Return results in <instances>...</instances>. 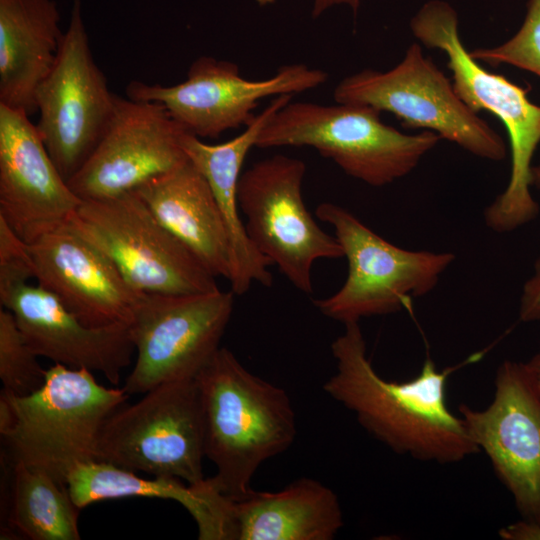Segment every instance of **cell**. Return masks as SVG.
<instances>
[{"instance_id": "cell-1", "label": "cell", "mask_w": 540, "mask_h": 540, "mask_svg": "<svg viewBox=\"0 0 540 540\" xmlns=\"http://www.w3.org/2000/svg\"><path fill=\"white\" fill-rule=\"evenodd\" d=\"M344 326L331 344L336 371L323 388L370 435L397 454L425 462L453 464L480 451L462 418L447 406L452 369L439 371L427 358L415 378L387 381L367 357L359 323Z\"/></svg>"}, {"instance_id": "cell-2", "label": "cell", "mask_w": 540, "mask_h": 540, "mask_svg": "<svg viewBox=\"0 0 540 540\" xmlns=\"http://www.w3.org/2000/svg\"><path fill=\"white\" fill-rule=\"evenodd\" d=\"M201 397L205 457L211 477L233 501L253 491L251 480L266 460L294 442L296 417L286 391L250 373L220 347L194 378Z\"/></svg>"}, {"instance_id": "cell-3", "label": "cell", "mask_w": 540, "mask_h": 540, "mask_svg": "<svg viewBox=\"0 0 540 540\" xmlns=\"http://www.w3.org/2000/svg\"><path fill=\"white\" fill-rule=\"evenodd\" d=\"M410 27L424 46L445 53L454 90L461 100L476 113L490 112L506 128L511 148L510 178L504 191L485 208L486 226L503 234L532 222L540 209L531 193L532 159L540 144V105L529 99L527 88L486 70L470 56L459 35L457 13L449 3H425Z\"/></svg>"}, {"instance_id": "cell-4", "label": "cell", "mask_w": 540, "mask_h": 540, "mask_svg": "<svg viewBox=\"0 0 540 540\" xmlns=\"http://www.w3.org/2000/svg\"><path fill=\"white\" fill-rule=\"evenodd\" d=\"M5 394L14 411L12 429L3 437L10 460L40 468L65 485L75 467L97 460L106 420L129 397L123 388L99 384L88 369L61 364L46 369L35 392Z\"/></svg>"}, {"instance_id": "cell-5", "label": "cell", "mask_w": 540, "mask_h": 540, "mask_svg": "<svg viewBox=\"0 0 540 540\" xmlns=\"http://www.w3.org/2000/svg\"><path fill=\"white\" fill-rule=\"evenodd\" d=\"M380 113L359 104L290 101L268 120L255 146L312 147L347 175L385 186L413 171L442 138L430 130L402 133L385 124Z\"/></svg>"}, {"instance_id": "cell-6", "label": "cell", "mask_w": 540, "mask_h": 540, "mask_svg": "<svg viewBox=\"0 0 540 540\" xmlns=\"http://www.w3.org/2000/svg\"><path fill=\"white\" fill-rule=\"evenodd\" d=\"M315 212L334 229L348 273L336 293L314 304L324 316L344 325L409 307L412 299L437 286L455 260L451 252L398 247L337 204L321 203Z\"/></svg>"}, {"instance_id": "cell-7", "label": "cell", "mask_w": 540, "mask_h": 540, "mask_svg": "<svg viewBox=\"0 0 540 540\" xmlns=\"http://www.w3.org/2000/svg\"><path fill=\"white\" fill-rule=\"evenodd\" d=\"M204 422L195 379L162 383L106 420L97 460L152 476L201 483Z\"/></svg>"}, {"instance_id": "cell-8", "label": "cell", "mask_w": 540, "mask_h": 540, "mask_svg": "<svg viewBox=\"0 0 540 540\" xmlns=\"http://www.w3.org/2000/svg\"><path fill=\"white\" fill-rule=\"evenodd\" d=\"M68 222L139 293L193 295L219 289L216 277L158 222L134 191L82 201Z\"/></svg>"}, {"instance_id": "cell-9", "label": "cell", "mask_w": 540, "mask_h": 540, "mask_svg": "<svg viewBox=\"0 0 540 540\" xmlns=\"http://www.w3.org/2000/svg\"><path fill=\"white\" fill-rule=\"evenodd\" d=\"M337 103L359 104L394 114L408 129L430 130L473 155L491 161L506 157L502 137L457 95L453 84L411 44L392 69H364L334 89Z\"/></svg>"}, {"instance_id": "cell-10", "label": "cell", "mask_w": 540, "mask_h": 540, "mask_svg": "<svg viewBox=\"0 0 540 540\" xmlns=\"http://www.w3.org/2000/svg\"><path fill=\"white\" fill-rule=\"evenodd\" d=\"M305 163L276 154L241 173L237 199L248 236L290 283L312 293V267L319 259L343 257L335 236L307 210L302 195Z\"/></svg>"}, {"instance_id": "cell-11", "label": "cell", "mask_w": 540, "mask_h": 540, "mask_svg": "<svg viewBox=\"0 0 540 540\" xmlns=\"http://www.w3.org/2000/svg\"><path fill=\"white\" fill-rule=\"evenodd\" d=\"M234 293H141L128 325L136 359L123 390L145 394L170 381L194 379L230 321Z\"/></svg>"}, {"instance_id": "cell-12", "label": "cell", "mask_w": 540, "mask_h": 540, "mask_svg": "<svg viewBox=\"0 0 540 540\" xmlns=\"http://www.w3.org/2000/svg\"><path fill=\"white\" fill-rule=\"evenodd\" d=\"M116 97L90 49L81 0H73L57 60L35 97L40 115L36 127L66 181L104 135Z\"/></svg>"}, {"instance_id": "cell-13", "label": "cell", "mask_w": 540, "mask_h": 540, "mask_svg": "<svg viewBox=\"0 0 540 540\" xmlns=\"http://www.w3.org/2000/svg\"><path fill=\"white\" fill-rule=\"evenodd\" d=\"M327 80L325 71L300 63L282 66L266 79L248 80L234 62L201 56L190 65L185 81L171 86L132 81L126 95L160 103L186 132L198 138H218L227 130L247 127L260 100L303 93Z\"/></svg>"}, {"instance_id": "cell-14", "label": "cell", "mask_w": 540, "mask_h": 540, "mask_svg": "<svg viewBox=\"0 0 540 540\" xmlns=\"http://www.w3.org/2000/svg\"><path fill=\"white\" fill-rule=\"evenodd\" d=\"M458 411L522 519L540 523V390L527 363L503 361L492 402L482 410L460 404Z\"/></svg>"}, {"instance_id": "cell-15", "label": "cell", "mask_w": 540, "mask_h": 540, "mask_svg": "<svg viewBox=\"0 0 540 540\" xmlns=\"http://www.w3.org/2000/svg\"><path fill=\"white\" fill-rule=\"evenodd\" d=\"M184 132L160 103L117 95L104 135L67 183L82 201L135 191L188 160L181 145Z\"/></svg>"}, {"instance_id": "cell-16", "label": "cell", "mask_w": 540, "mask_h": 540, "mask_svg": "<svg viewBox=\"0 0 540 540\" xmlns=\"http://www.w3.org/2000/svg\"><path fill=\"white\" fill-rule=\"evenodd\" d=\"M26 243L38 284L84 324L129 325L141 293L68 221L42 231Z\"/></svg>"}, {"instance_id": "cell-17", "label": "cell", "mask_w": 540, "mask_h": 540, "mask_svg": "<svg viewBox=\"0 0 540 540\" xmlns=\"http://www.w3.org/2000/svg\"><path fill=\"white\" fill-rule=\"evenodd\" d=\"M81 202L30 116L0 104V216L27 242L67 222Z\"/></svg>"}, {"instance_id": "cell-18", "label": "cell", "mask_w": 540, "mask_h": 540, "mask_svg": "<svg viewBox=\"0 0 540 540\" xmlns=\"http://www.w3.org/2000/svg\"><path fill=\"white\" fill-rule=\"evenodd\" d=\"M31 349L54 364L101 373L111 384L132 361L135 347L126 324H84L50 291L28 282L0 293Z\"/></svg>"}, {"instance_id": "cell-19", "label": "cell", "mask_w": 540, "mask_h": 540, "mask_svg": "<svg viewBox=\"0 0 540 540\" xmlns=\"http://www.w3.org/2000/svg\"><path fill=\"white\" fill-rule=\"evenodd\" d=\"M291 99L292 95L288 94L274 97L244 132L227 142L208 144L186 131L181 137L187 158L207 180L224 220L231 250L228 281L235 295L245 294L252 283L265 287L272 285L273 276L268 270L272 264L248 236L238 211L237 189L243 163L250 149L256 145L259 133Z\"/></svg>"}, {"instance_id": "cell-20", "label": "cell", "mask_w": 540, "mask_h": 540, "mask_svg": "<svg viewBox=\"0 0 540 540\" xmlns=\"http://www.w3.org/2000/svg\"><path fill=\"white\" fill-rule=\"evenodd\" d=\"M134 192L210 273L229 279L231 250L224 220L207 180L189 159Z\"/></svg>"}, {"instance_id": "cell-21", "label": "cell", "mask_w": 540, "mask_h": 540, "mask_svg": "<svg viewBox=\"0 0 540 540\" xmlns=\"http://www.w3.org/2000/svg\"><path fill=\"white\" fill-rule=\"evenodd\" d=\"M63 36L54 0H0V104L29 116L37 112L36 92Z\"/></svg>"}, {"instance_id": "cell-22", "label": "cell", "mask_w": 540, "mask_h": 540, "mask_svg": "<svg viewBox=\"0 0 540 540\" xmlns=\"http://www.w3.org/2000/svg\"><path fill=\"white\" fill-rule=\"evenodd\" d=\"M230 520V540H332L344 525L337 495L311 478L232 500Z\"/></svg>"}, {"instance_id": "cell-23", "label": "cell", "mask_w": 540, "mask_h": 540, "mask_svg": "<svg viewBox=\"0 0 540 540\" xmlns=\"http://www.w3.org/2000/svg\"><path fill=\"white\" fill-rule=\"evenodd\" d=\"M67 489L79 508L98 501L125 497H155L180 503L194 518L200 540H229L232 500L225 497L211 478L190 485L178 478H141L135 472L100 461L75 467Z\"/></svg>"}, {"instance_id": "cell-24", "label": "cell", "mask_w": 540, "mask_h": 540, "mask_svg": "<svg viewBox=\"0 0 540 540\" xmlns=\"http://www.w3.org/2000/svg\"><path fill=\"white\" fill-rule=\"evenodd\" d=\"M11 462L8 512L10 527L32 540H78V511L67 485L44 470Z\"/></svg>"}, {"instance_id": "cell-25", "label": "cell", "mask_w": 540, "mask_h": 540, "mask_svg": "<svg viewBox=\"0 0 540 540\" xmlns=\"http://www.w3.org/2000/svg\"><path fill=\"white\" fill-rule=\"evenodd\" d=\"M38 355L28 345L14 315L6 308L0 309V379L7 394L29 395L45 381L46 369Z\"/></svg>"}, {"instance_id": "cell-26", "label": "cell", "mask_w": 540, "mask_h": 540, "mask_svg": "<svg viewBox=\"0 0 540 540\" xmlns=\"http://www.w3.org/2000/svg\"><path fill=\"white\" fill-rule=\"evenodd\" d=\"M469 53L475 60L490 66L511 65L540 78V0L527 2L522 25L507 41Z\"/></svg>"}, {"instance_id": "cell-27", "label": "cell", "mask_w": 540, "mask_h": 540, "mask_svg": "<svg viewBox=\"0 0 540 540\" xmlns=\"http://www.w3.org/2000/svg\"><path fill=\"white\" fill-rule=\"evenodd\" d=\"M35 278L27 243L0 216V293Z\"/></svg>"}, {"instance_id": "cell-28", "label": "cell", "mask_w": 540, "mask_h": 540, "mask_svg": "<svg viewBox=\"0 0 540 540\" xmlns=\"http://www.w3.org/2000/svg\"><path fill=\"white\" fill-rule=\"evenodd\" d=\"M519 319L522 322L540 321V255L535 260L533 272L521 291Z\"/></svg>"}, {"instance_id": "cell-29", "label": "cell", "mask_w": 540, "mask_h": 540, "mask_svg": "<svg viewBox=\"0 0 540 540\" xmlns=\"http://www.w3.org/2000/svg\"><path fill=\"white\" fill-rule=\"evenodd\" d=\"M506 540H540V523L522 519L499 531Z\"/></svg>"}, {"instance_id": "cell-30", "label": "cell", "mask_w": 540, "mask_h": 540, "mask_svg": "<svg viewBox=\"0 0 540 540\" xmlns=\"http://www.w3.org/2000/svg\"><path fill=\"white\" fill-rule=\"evenodd\" d=\"M361 0H314L312 15L313 17L320 16L323 12L335 5H347L354 12L357 11L360 6Z\"/></svg>"}, {"instance_id": "cell-31", "label": "cell", "mask_w": 540, "mask_h": 540, "mask_svg": "<svg viewBox=\"0 0 540 540\" xmlns=\"http://www.w3.org/2000/svg\"><path fill=\"white\" fill-rule=\"evenodd\" d=\"M528 367L530 368L537 386L540 390V351L536 353L528 362H526Z\"/></svg>"}, {"instance_id": "cell-32", "label": "cell", "mask_w": 540, "mask_h": 540, "mask_svg": "<svg viewBox=\"0 0 540 540\" xmlns=\"http://www.w3.org/2000/svg\"><path fill=\"white\" fill-rule=\"evenodd\" d=\"M531 186L540 191V162L532 167Z\"/></svg>"}, {"instance_id": "cell-33", "label": "cell", "mask_w": 540, "mask_h": 540, "mask_svg": "<svg viewBox=\"0 0 540 540\" xmlns=\"http://www.w3.org/2000/svg\"><path fill=\"white\" fill-rule=\"evenodd\" d=\"M259 5L265 6L274 3L276 0H255Z\"/></svg>"}]
</instances>
